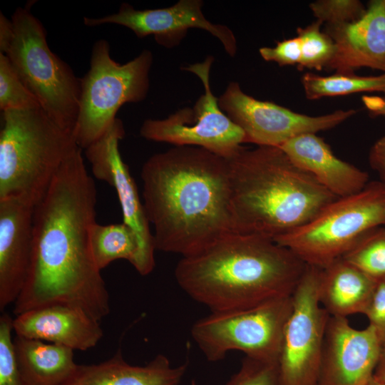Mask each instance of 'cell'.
<instances>
[{"mask_svg":"<svg viewBox=\"0 0 385 385\" xmlns=\"http://www.w3.org/2000/svg\"><path fill=\"white\" fill-rule=\"evenodd\" d=\"M91 253L97 267L101 270L117 260H125L138 272L140 252L138 239L125 223L101 225L95 222L90 228Z\"/></svg>","mask_w":385,"mask_h":385,"instance_id":"603a6c76","label":"cell"},{"mask_svg":"<svg viewBox=\"0 0 385 385\" xmlns=\"http://www.w3.org/2000/svg\"><path fill=\"white\" fill-rule=\"evenodd\" d=\"M202 5L201 0H180L167 8L137 10L128 3H122L118 12L99 18L84 17L83 23L89 27L103 24L125 26L139 38L153 35L157 43L168 48L179 44L189 29H201L218 38L226 52L234 56L237 41L233 32L225 25L207 20L202 12Z\"/></svg>","mask_w":385,"mask_h":385,"instance_id":"5bb4252c","label":"cell"},{"mask_svg":"<svg viewBox=\"0 0 385 385\" xmlns=\"http://www.w3.org/2000/svg\"><path fill=\"white\" fill-rule=\"evenodd\" d=\"M31 6L19 7L14 12V36L4 54L43 111L73 133L79 111L81 78L50 49L46 31L31 13Z\"/></svg>","mask_w":385,"mask_h":385,"instance_id":"8992f818","label":"cell"},{"mask_svg":"<svg viewBox=\"0 0 385 385\" xmlns=\"http://www.w3.org/2000/svg\"><path fill=\"white\" fill-rule=\"evenodd\" d=\"M381 349L370 325L357 329L347 318L330 316L317 385H365L374 376Z\"/></svg>","mask_w":385,"mask_h":385,"instance_id":"9a60e30c","label":"cell"},{"mask_svg":"<svg viewBox=\"0 0 385 385\" xmlns=\"http://www.w3.org/2000/svg\"><path fill=\"white\" fill-rule=\"evenodd\" d=\"M212 56L202 63L182 68L195 74L204 86L202 94L193 107H185L162 120L148 119L140 129L146 140L164 142L175 146H193L205 149L228 159L246 143L244 132L220 109L218 98L212 91L210 72Z\"/></svg>","mask_w":385,"mask_h":385,"instance_id":"30bf717a","label":"cell"},{"mask_svg":"<svg viewBox=\"0 0 385 385\" xmlns=\"http://www.w3.org/2000/svg\"><path fill=\"white\" fill-rule=\"evenodd\" d=\"M227 160L234 232L274 241L337 198L279 147H242Z\"/></svg>","mask_w":385,"mask_h":385,"instance_id":"277c9868","label":"cell"},{"mask_svg":"<svg viewBox=\"0 0 385 385\" xmlns=\"http://www.w3.org/2000/svg\"><path fill=\"white\" fill-rule=\"evenodd\" d=\"M224 385H282L277 362L245 356L239 370Z\"/></svg>","mask_w":385,"mask_h":385,"instance_id":"f1b7e54d","label":"cell"},{"mask_svg":"<svg viewBox=\"0 0 385 385\" xmlns=\"http://www.w3.org/2000/svg\"><path fill=\"white\" fill-rule=\"evenodd\" d=\"M376 282H385V227L367 232L342 257Z\"/></svg>","mask_w":385,"mask_h":385,"instance_id":"d4e9b609","label":"cell"},{"mask_svg":"<svg viewBox=\"0 0 385 385\" xmlns=\"http://www.w3.org/2000/svg\"><path fill=\"white\" fill-rule=\"evenodd\" d=\"M34 206L0 200V310L14 304L26 281L33 250Z\"/></svg>","mask_w":385,"mask_h":385,"instance_id":"e0dca14e","label":"cell"},{"mask_svg":"<svg viewBox=\"0 0 385 385\" xmlns=\"http://www.w3.org/2000/svg\"><path fill=\"white\" fill-rule=\"evenodd\" d=\"M365 385H385V383L373 376Z\"/></svg>","mask_w":385,"mask_h":385,"instance_id":"d590c367","label":"cell"},{"mask_svg":"<svg viewBox=\"0 0 385 385\" xmlns=\"http://www.w3.org/2000/svg\"><path fill=\"white\" fill-rule=\"evenodd\" d=\"M41 106L24 84L8 57L0 53V110H28Z\"/></svg>","mask_w":385,"mask_h":385,"instance_id":"4316f807","label":"cell"},{"mask_svg":"<svg viewBox=\"0 0 385 385\" xmlns=\"http://www.w3.org/2000/svg\"><path fill=\"white\" fill-rule=\"evenodd\" d=\"M124 136L123 123L117 118L97 140L85 149V155L91 164L93 175L115 189L123 222L133 230L139 243L140 265L138 272L145 276L155 267V247L137 185L120 153L119 142Z\"/></svg>","mask_w":385,"mask_h":385,"instance_id":"4fadbf2b","label":"cell"},{"mask_svg":"<svg viewBox=\"0 0 385 385\" xmlns=\"http://www.w3.org/2000/svg\"><path fill=\"white\" fill-rule=\"evenodd\" d=\"M140 175L155 250L188 257L233 232L227 159L175 146L149 158Z\"/></svg>","mask_w":385,"mask_h":385,"instance_id":"7a4b0ae2","label":"cell"},{"mask_svg":"<svg viewBox=\"0 0 385 385\" xmlns=\"http://www.w3.org/2000/svg\"><path fill=\"white\" fill-rule=\"evenodd\" d=\"M78 147L73 133L41 108L2 112L0 200L15 198L35 206Z\"/></svg>","mask_w":385,"mask_h":385,"instance_id":"5b68a950","label":"cell"},{"mask_svg":"<svg viewBox=\"0 0 385 385\" xmlns=\"http://www.w3.org/2000/svg\"><path fill=\"white\" fill-rule=\"evenodd\" d=\"M306 266L273 240L232 232L182 257L175 277L190 297L215 312L292 295Z\"/></svg>","mask_w":385,"mask_h":385,"instance_id":"3957f363","label":"cell"},{"mask_svg":"<svg viewBox=\"0 0 385 385\" xmlns=\"http://www.w3.org/2000/svg\"><path fill=\"white\" fill-rule=\"evenodd\" d=\"M261 57L266 61L277 63L280 66L299 63L301 46L297 36L278 41L274 47H262L259 49Z\"/></svg>","mask_w":385,"mask_h":385,"instance_id":"1f68e13d","label":"cell"},{"mask_svg":"<svg viewBox=\"0 0 385 385\" xmlns=\"http://www.w3.org/2000/svg\"><path fill=\"white\" fill-rule=\"evenodd\" d=\"M14 342L22 385H61L77 367L70 348L16 335Z\"/></svg>","mask_w":385,"mask_h":385,"instance_id":"7402d4cb","label":"cell"},{"mask_svg":"<svg viewBox=\"0 0 385 385\" xmlns=\"http://www.w3.org/2000/svg\"><path fill=\"white\" fill-rule=\"evenodd\" d=\"M279 148L297 166L337 197L355 194L369 182L366 171L337 157L317 133L298 135Z\"/></svg>","mask_w":385,"mask_h":385,"instance_id":"d6986e66","label":"cell"},{"mask_svg":"<svg viewBox=\"0 0 385 385\" xmlns=\"http://www.w3.org/2000/svg\"><path fill=\"white\" fill-rule=\"evenodd\" d=\"M188 364L173 366L158 354L144 366L127 363L120 350L98 364H78L72 376L61 385H180Z\"/></svg>","mask_w":385,"mask_h":385,"instance_id":"ffe728a7","label":"cell"},{"mask_svg":"<svg viewBox=\"0 0 385 385\" xmlns=\"http://www.w3.org/2000/svg\"><path fill=\"white\" fill-rule=\"evenodd\" d=\"M301 82L309 100L362 92H378L385 95V73L369 76L334 73L322 76L308 72L302 76Z\"/></svg>","mask_w":385,"mask_h":385,"instance_id":"cb8c5ba5","label":"cell"},{"mask_svg":"<svg viewBox=\"0 0 385 385\" xmlns=\"http://www.w3.org/2000/svg\"><path fill=\"white\" fill-rule=\"evenodd\" d=\"M324 26L336 46L325 69L351 74L367 67L385 73V0L369 1L364 14L354 22Z\"/></svg>","mask_w":385,"mask_h":385,"instance_id":"2e32d148","label":"cell"},{"mask_svg":"<svg viewBox=\"0 0 385 385\" xmlns=\"http://www.w3.org/2000/svg\"><path fill=\"white\" fill-rule=\"evenodd\" d=\"M13 320L6 313L0 317V385H22L11 335Z\"/></svg>","mask_w":385,"mask_h":385,"instance_id":"f546056e","label":"cell"},{"mask_svg":"<svg viewBox=\"0 0 385 385\" xmlns=\"http://www.w3.org/2000/svg\"><path fill=\"white\" fill-rule=\"evenodd\" d=\"M16 336L86 351L103 337L100 322L83 309L65 304L26 311L13 320Z\"/></svg>","mask_w":385,"mask_h":385,"instance_id":"ac0fdd59","label":"cell"},{"mask_svg":"<svg viewBox=\"0 0 385 385\" xmlns=\"http://www.w3.org/2000/svg\"><path fill=\"white\" fill-rule=\"evenodd\" d=\"M361 101L370 116L385 117V95H364ZM369 162L371 168L377 173L379 180L385 183V135L371 146Z\"/></svg>","mask_w":385,"mask_h":385,"instance_id":"4dcf8cb0","label":"cell"},{"mask_svg":"<svg viewBox=\"0 0 385 385\" xmlns=\"http://www.w3.org/2000/svg\"><path fill=\"white\" fill-rule=\"evenodd\" d=\"M385 225V183L369 181L337 197L313 218L274 241L306 265L324 269L342 258L369 230Z\"/></svg>","mask_w":385,"mask_h":385,"instance_id":"52a82bcc","label":"cell"},{"mask_svg":"<svg viewBox=\"0 0 385 385\" xmlns=\"http://www.w3.org/2000/svg\"><path fill=\"white\" fill-rule=\"evenodd\" d=\"M309 6L317 20L324 25L354 22L366 9L359 0H318Z\"/></svg>","mask_w":385,"mask_h":385,"instance_id":"83f0119b","label":"cell"},{"mask_svg":"<svg viewBox=\"0 0 385 385\" xmlns=\"http://www.w3.org/2000/svg\"><path fill=\"white\" fill-rule=\"evenodd\" d=\"M14 36V28L11 19H8L0 13V53H5Z\"/></svg>","mask_w":385,"mask_h":385,"instance_id":"836d02e7","label":"cell"},{"mask_svg":"<svg viewBox=\"0 0 385 385\" xmlns=\"http://www.w3.org/2000/svg\"><path fill=\"white\" fill-rule=\"evenodd\" d=\"M322 268L306 266L292 297L277 359L282 385H317L324 335L330 315L321 305Z\"/></svg>","mask_w":385,"mask_h":385,"instance_id":"8fae6325","label":"cell"},{"mask_svg":"<svg viewBox=\"0 0 385 385\" xmlns=\"http://www.w3.org/2000/svg\"><path fill=\"white\" fill-rule=\"evenodd\" d=\"M373 327L382 347L385 346V282H377L364 313Z\"/></svg>","mask_w":385,"mask_h":385,"instance_id":"d6a6232c","label":"cell"},{"mask_svg":"<svg viewBox=\"0 0 385 385\" xmlns=\"http://www.w3.org/2000/svg\"><path fill=\"white\" fill-rule=\"evenodd\" d=\"M292 309L291 295L252 307L211 312L192 324L191 336L209 361L240 351L245 356L277 362Z\"/></svg>","mask_w":385,"mask_h":385,"instance_id":"9c48e42d","label":"cell"},{"mask_svg":"<svg viewBox=\"0 0 385 385\" xmlns=\"http://www.w3.org/2000/svg\"><path fill=\"white\" fill-rule=\"evenodd\" d=\"M374 376L385 383V346L382 347Z\"/></svg>","mask_w":385,"mask_h":385,"instance_id":"e575fe53","label":"cell"},{"mask_svg":"<svg viewBox=\"0 0 385 385\" xmlns=\"http://www.w3.org/2000/svg\"><path fill=\"white\" fill-rule=\"evenodd\" d=\"M323 23L317 20L305 27L297 29L301 46L299 70L304 68L322 71L333 58L336 46L334 41L321 30Z\"/></svg>","mask_w":385,"mask_h":385,"instance_id":"484cf974","label":"cell"},{"mask_svg":"<svg viewBox=\"0 0 385 385\" xmlns=\"http://www.w3.org/2000/svg\"><path fill=\"white\" fill-rule=\"evenodd\" d=\"M220 109L245 133L246 143L279 147L306 133L332 129L356 113L353 109L312 116L294 112L273 102L260 101L244 93L231 82L218 98Z\"/></svg>","mask_w":385,"mask_h":385,"instance_id":"7c38bea8","label":"cell"},{"mask_svg":"<svg viewBox=\"0 0 385 385\" xmlns=\"http://www.w3.org/2000/svg\"><path fill=\"white\" fill-rule=\"evenodd\" d=\"M96 197L94 180L78 147L34 206L31 261L14 303L16 316L55 304L80 308L99 322L110 313L109 294L89 241Z\"/></svg>","mask_w":385,"mask_h":385,"instance_id":"6da1fadb","label":"cell"},{"mask_svg":"<svg viewBox=\"0 0 385 385\" xmlns=\"http://www.w3.org/2000/svg\"><path fill=\"white\" fill-rule=\"evenodd\" d=\"M377 282L340 258L321 270L319 299L332 317L364 313Z\"/></svg>","mask_w":385,"mask_h":385,"instance_id":"44dd1931","label":"cell"},{"mask_svg":"<svg viewBox=\"0 0 385 385\" xmlns=\"http://www.w3.org/2000/svg\"><path fill=\"white\" fill-rule=\"evenodd\" d=\"M153 61L152 52L144 49L135 58L120 64L111 58L108 41L94 43L90 68L81 78L79 111L73 131L81 149L87 148L106 131L123 104L146 98Z\"/></svg>","mask_w":385,"mask_h":385,"instance_id":"ba28073f","label":"cell"}]
</instances>
